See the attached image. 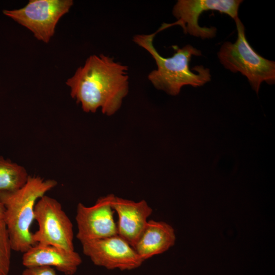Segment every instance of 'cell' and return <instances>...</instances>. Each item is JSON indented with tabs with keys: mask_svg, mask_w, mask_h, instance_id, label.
Returning <instances> with one entry per match:
<instances>
[{
	"mask_svg": "<svg viewBox=\"0 0 275 275\" xmlns=\"http://www.w3.org/2000/svg\"><path fill=\"white\" fill-rule=\"evenodd\" d=\"M128 70L127 66L109 56L91 55L66 84L85 112L94 113L100 108L103 114L112 116L128 93Z\"/></svg>",
	"mask_w": 275,
	"mask_h": 275,
	"instance_id": "6da1fadb",
	"label": "cell"
},
{
	"mask_svg": "<svg viewBox=\"0 0 275 275\" xmlns=\"http://www.w3.org/2000/svg\"><path fill=\"white\" fill-rule=\"evenodd\" d=\"M162 24L158 30L151 34H138L133 36V42L146 50L155 61L157 69L148 75L149 80L157 90L176 96L182 87L190 85L200 87L211 80L210 70L203 66H196L190 69L192 56H200V50L187 44L182 48L173 46L175 52L171 57L161 56L154 47L153 41L155 35L166 29Z\"/></svg>",
	"mask_w": 275,
	"mask_h": 275,
	"instance_id": "7a4b0ae2",
	"label": "cell"
},
{
	"mask_svg": "<svg viewBox=\"0 0 275 275\" xmlns=\"http://www.w3.org/2000/svg\"><path fill=\"white\" fill-rule=\"evenodd\" d=\"M57 184L54 180L29 176L19 189L0 194V202L6 209L4 220L13 251L24 253L36 244L31 231L36 203Z\"/></svg>",
	"mask_w": 275,
	"mask_h": 275,
	"instance_id": "3957f363",
	"label": "cell"
},
{
	"mask_svg": "<svg viewBox=\"0 0 275 275\" xmlns=\"http://www.w3.org/2000/svg\"><path fill=\"white\" fill-rule=\"evenodd\" d=\"M237 31L235 42H225L217 53L220 63L233 73L240 72L246 77L252 88L258 93L263 81L275 82V62L257 53L248 42L244 26L238 16L234 19Z\"/></svg>",
	"mask_w": 275,
	"mask_h": 275,
	"instance_id": "277c9868",
	"label": "cell"
},
{
	"mask_svg": "<svg viewBox=\"0 0 275 275\" xmlns=\"http://www.w3.org/2000/svg\"><path fill=\"white\" fill-rule=\"evenodd\" d=\"M34 220L38 230L33 234L35 243L74 251L73 225L56 199L44 195L36 202Z\"/></svg>",
	"mask_w": 275,
	"mask_h": 275,
	"instance_id": "5b68a950",
	"label": "cell"
},
{
	"mask_svg": "<svg viewBox=\"0 0 275 275\" xmlns=\"http://www.w3.org/2000/svg\"><path fill=\"white\" fill-rule=\"evenodd\" d=\"M73 4L72 0H31L21 9L5 10L3 13L31 31L38 40L48 43L59 20Z\"/></svg>",
	"mask_w": 275,
	"mask_h": 275,
	"instance_id": "8992f818",
	"label": "cell"
},
{
	"mask_svg": "<svg viewBox=\"0 0 275 275\" xmlns=\"http://www.w3.org/2000/svg\"><path fill=\"white\" fill-rule=\"evenodd\" d=\"M240 0H178L174 6L172 13L177 19L175 25H180L184 34L211 39L216 36L214 26L201 27L198 23L200 15L204 11H217L228 15L234 19L238 17Z\"/></svg>",
	"mask_w": 275,
	"mask_h": 275,
	"instance_id": "52a82bcc",
	"label": "cell"
},
{
	"mask_svg": "<svg viewBox=\"0 0 275 275\" xmlns=\"http://www.w3.org/2000/svg\"><path fill=\"white\" fill-rule=\"evenodd\" d=\"M83 253L96 266L107 269L130 270L144 261L134 248L118 235L81 243Z\"/></svg>",
	"mask_w": 275,
	"mask_h": 275,
	"instance_id": "ba28073f",
	"label": "cell"
},
{
	"mask_svg": "<svg viewBox=\"0 0 275 275\" xmlns=\"http://www.w3.org/2000/svg\"><path fill=\"white\" fill-rule=\"evenodd\" d=\"M114 197L113 194L101 197L90 207L78 204L75 216L76 237L81 243L118 235L112 207Z\"/></svg>",
	"mask_w": 275,
	"mask_h": 275,
	"instance_id": "9c48e42d",
	"label": "cell"
},
{
	"mask_svg": "<svg viewBox=\"0 0 275 275\" xmlns=\"http://www.w3.org/2000/svg\"><path fill=\"white\" fill-rule=\"evenodd\" d=\"M112 207L118 216L117 234L133 247L152 213V208L144 200L134 202L115 196Z\"/></svg>",
	"mask_w": 275,
	"mask_h": 275,
	"instance_id": "30bf717a",
	"label": "cell"
},
{
	"mask_svg": "<svg viewBox=\"0 0 275 275\" xmlns=\"http://www.w3.org/2000/svg\"><path fill=\"white\" fill-rule=\"evenodd\" d=\"M81 263V257L74 251L38 243L23 253L22 257L25 267L48 266L65 275L74 274Z\"/></svg>",
	"mask_w": 275,
	"mask_h": 275,
	"instance_id": "8fae6325",
	"label": "cell"
},
{
	"mask_svg": "<svg viewBox=\"0 0 275 275\" xmlns=\"http://www.w3.org/2000/svg\"><path fill=\"white\" fill-rule=\"evenodd\" d=\"M175 240L174 230L170 225L150 220L133 248L144 261L167 251Z\"/></svg>",
	"mask_w": 275,
	"mask_h": 275,
	"instance_id": "7c38bea8",
	"label": "cell"
},
{
	"mask_svg": "<svg viewBox=\"0 0 275 275\" xmlns=\"http://www.w3.org/2000/svg\"><path fill=\"white\" fill-rule=\"evenodd\" d=\"M29 177L23 167L0 156V194L19 189Z\"/></svg>",
	"mask_w": 275,
	"mask_h": 275,
	"instance_id": "4fadbf2b",
	"label": "cell"
},
{
	"mask_svg": "<svg viewBox=\"0 0 275 275\" xmlns=\"http://www.w3.org/2000/svg\"><path fill=\"white\" fill-rule=\"evenodd\" d=\"M12 251L9 233L3 219H0V275H8Z\"/></svg>",
	"mask_w": 275,
	"mask_h": 275,
	"instance_id": "5bb4252c",
	"label": "cell"
},
{
	"mask_svg": "<svg viewBox=\"0 0 275 275\" xmlns=\"http://www.w3.org/2000/svg\"><path fill=\"white\" fill-rule=\"evenodd\" d=\"M21 275H57L54 268L48 266L25 267Z\"/></svg>",
	"mask_w": 275,
	"mask_h": 275,
	"instance_id": "9a60e30c",
	"label": "cell"
},
{
	"mask_svg": "<svg viewBox=\"0 0 275 275\" xmlns=\"http://www.w3.org/2000/svg\"><path fill=\"white\" fill-rule=\"evenodd\" d=\"M5 210L6 209L4 204L0 202V219H4Z\"/></svg>",
	"mask_w": 275,
	"mask_h": 275,
	"instance_id": "2e32d148",
	"label": "cell"
}]
</instances>
